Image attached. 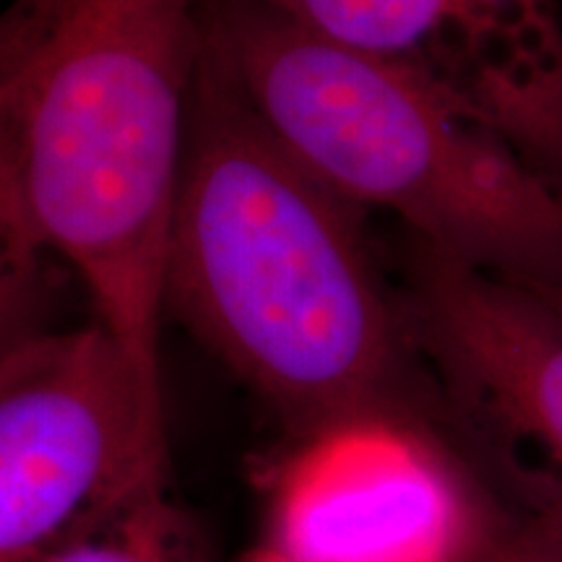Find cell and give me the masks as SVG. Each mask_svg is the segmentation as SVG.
Instances as JSON below:
<instances>
[{"mask_svg":"<svg viewBox=\"0 0 562 562\" xmlns=\"http://www.w3.org/2000/svg\"><path fill=\"white\" fill-rule=\"evenodd\" d=\"M199 24L209 66L351 209L476 269L560 284L558 191L438 91L243 0H211Z\"/></svg>","mask_w":562,"mask_h":562,"instance_id":"3957f363","label":"cell"},{"mask_svg":"<svg viewBox=\"0 0 562 562\" xmlns=\"http://www.w3.org/2000/svg\"><path fill=\"white\" fill-rule=\"evenodd\" d=\"M409 326L508 480L562 482V318L526 281L422 245Z\"/></svg>","mask_w":562,"mask_h":562,"instance_id":"52a82bcc","label":"cell"},{"mask_svg":"<svg viewBox=\"0 0 562 562\" xmlns=\"http://www.w3.org/2000/svg\"><path fill=\"white\" fill-rule=\"evenodd\" d=\"M199 66L191 0H21L0 19V128L26 214L94 321L159 378Z\"/></svg>","mask_w":562,"mask_h":562,"instance_id":"7a4b0ae2","label":"cell"},{"mask_svg":"<svg viewBox=\"0 0 562 562\" xmlns=\"http://www.w3.org/2000/svg\"><path fill=\"white\" fill-rule=\"evenodd\" d=\"M518 497V513H510L526 531L562 560V482L552 476H516L510 480Z\"/></svg>","mask_w":562,"mask_h":562,"instance_id":"30bf717a","label":"cell"},{"mask_svg":"<svg viewBox=\"0 0 562 562\" xmlns=\"http://www.w3.org/2000/svg\"><path fill=\"white\" fill-rule=\"evenodd\" d=\"M357 214L201 53L165 307L292 435L402 414V328Z\"/></svg>","mask_w":562,"mask_h":562,"instance_id":"6da1fadb","label":"cell"},{"mask_svg":"<svg viewBox=\"0 0 562 562\" xmlns=\"http://www.w3.org/2000/svg\"><path fill=\"white\" fill-rule=\"evenodd\" d=\"M50 261L19 195L0 128V357L42 331L37 313Z\"/></svg>","mask_w":562,"mask_h":562,"instance_id":"9c48e42d","label":"cell"},{"mask_svg":"<svg viewBox=\"0 0 562 562\" xmlns=\"http://www.w3.org/2000/svg\"><path fill=\"white\" fill-rule=\"evenodd\" d=\"M167 484L161 378L108 328H42L0 357V562H40Z\"/></svg>","mask_w":562,"mask_h":562,"instance_id":"277c9868","label":"cell"},{"mask_svg":"<svg viewBox=\"0 0 562 562\" xmlns=\"http://www.w3.org/2000/svg\"><path fill=\"white\" fill-rule=\"evenodd\" d=\"M492 505L404 414L294 435L266 482L263 547L284 562H476Z\"/></svg>","mask_w":562,"mask_h":562,"instance_id":"5b68a950","label":"cell"},{"mask_svg":"<svg viewBox=\"0 0 562 562\" xmlns=\"http://www.w3.org/2000/svg\"><path fill=\"white\" fill-rule=\"evenodd\" d=\"M402 68L562 182V0H243Z\"/></svg>","mask_w":562,"mask_h":562,"instance_id":"8992f818","label":"cell"},{"mask_svg":"<svg viewBox=\"0 0 562 562\" xmlns=\"http://www.w3.org/2000/svg\"><path fill=\"white\" fill-rule=\"evenodd\" d=\"M40 562H214L170 484L138 497Z\"/></svg>","mask_w":562,"mask_h":562,"instance_id":"ba28073f","label":"cell"},{"mask_svg":"<svg viewBox=\"0 0 562 562\" xmlns=\"http://www.w3.org/2000/svg\"><path fill=\"white\" fill-rule=\"evenodd\" d=\"M245 562H284V560H279L277 554L269 552V550H266V547L261 544V547H258L256 552H252V554H248V558H245Z\"/></svg>","mask_w":562,"mask_h":562,"instance_id":"4fadbf2b","label":"cell"},{"mask_svg":"<svg viewBox=\"0 0 562 562\" xmlns=\"http://www.w3.org/2000/svg\"><path fill=\"white\" fill-rule=\"evenodd\" d=\"M529 286L562 318V281L560 284H529Z\"/></svg>","mask_w":562,"mask_h":562,"instance_id":"7c38bea8","label":"cell"},{"mask_svg":"<svg viewBox=\"0 0 562 562\" xmlns=\"http://www.w3.org/2000/svg\"><path fill=\"white\" fill-rule=\"evenodd\" d=\"M476 562H562L547 552L529 531L524 529L510 513H501L492 508V518L487 526L480 558Z\"/></svg>","mask_w":562,"mask_h":562,"instance_id":"8fae6325","label":"cell"},{"mask_svg":"<svg viewBox=\"0 0 562 562\" xmlns=\"http://www.w3.org/2000/svg\"><path fill=\"white\" fill-rule=\"evenodd\" d=\"M87 5H100V9H108V5H123V3H133V0H81Z\"/></svg>","mask_w":562,"mask_h":562,"instance_id":"5bb4252c","label":"cell"},{"mask_svg":"<svg viewBox=\"0 0 562 562\" xmlns=\"http://www.w3.org/2000/svg\"><path fill=\"white\" fill-rule=\"evenodd\" d=\"M558 195H560V203H562V182H560V188H558Z\"/></svg>","mask_w":562,"mask_h":562,"instance_id":"9a60e30c","label":"cell"}]
</instances>
